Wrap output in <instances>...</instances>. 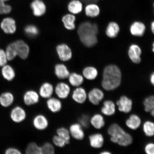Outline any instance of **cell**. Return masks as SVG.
<instances>
[{"label":"cell","mask_w":154,"mask_h":154,"mask_svg":"<svg viewBox=\"0 0 154 154\" xmlns=\"http://www.w3.org/2000/svg\"><path fill=\"white\" fill-rule=\"evenodd\" d=\"M122 74L118 67L111 65L105 67L103 73L101 86L106 91H113L121 85Z\"/></svg>","instance_id":"cell-1"},{"label":"cell","mask_w":154,"mask_h":154,"mask_svg":"<svg viewBox=\"0 0 154 154\" xmlns=\"http://www.w3.org/2000/svg\"><path fill=\"white\" fill-rule=\"evenodd\" d=\"M98 32L97 25L88 22L82 23L78 30L80 41L85 46L88 48L93 47L97 44Z\"/></svg>","instance_id":"cell-2"},{"label":"cell","mask_w":154,"mask_h":154,"mask_svg":"<svg viewBox=\"0 0 154 154\" xmlns=\"http://www.w3.org/2000/svg\"><path fill=\"white\" fill-rule=\"evenodd\" d=\"M107 133L110 137L112 142L122 147L131 145L133 141L132 136L117 124H113L109 126Z\"/></svg>","instance_id":"cell-3"},{"label":"cell","mask_w":154,"mask_h":154,"mask_svg":"<svg viewBox=\"0 0 154 154\" xmlns=\"http://www.w3.org/2000/svg\"><path fill=\"white\" fill-rule=\"evenodd\" d=\"M17 56L22 59H26L29 53L28 44L22 40H18L12 43Z\"/></svg>","instance_id":"cell-4"},{"label":"cell","mask_w":154,"mask_h":154,"mask_svg":"<svg viewBox=\"0 0 154 154\" xmlns=\"http://www.w3.org/2000/svg\"><path fill=\"white\" fill-rule=\"evenodd\" d=\"M116 104L118 110L121 112L128 113L132 111L133 106L132 100L126 96H121L120 99L117 101Z\"/></svg>","instance_id":"cell-5"},{"label":"cell","mask_w":154,"mask_h":154,"mask_svg":"<svg viewBox=\"0 0 154 154\" xmlns=\"http://www.w3.org/2000/svg\"><path fill=\"white\" fill-rule=\"evenodd\" d=\"M54 92L59 99L64 100L69 97L71 88L68 84L64 82H60L54 88Z\"/></svg>","instance_id":"cell-6"},{"label":"cell","mask_w":154,"mask_h":154,"mask_svg":"<svg viewBox=\"0 0 154 154\" xmlns=\"http://www.w3.org/2000/svg\"><path fill=\"white\" fill-rule=\"evenodd\" d=\"M40 97L38 92L35 90H28L23 96V101L25 105L29 106L37 104L39 101Z\"/></svg>","instance_id":"cell-7"},{"label":"cell","mask_w":154,"mask_h":154,"mask_svg":"<svg viewBox=\"0 0 154 154\" xmlns=\"http://www.w3.org/2000/svg\"><path fill=\"white\" fill-rule=\"evenodd\" d=\"M31 9L35 16L40 17L45 14L47 7L42 0H33L30 5Z\"/></svg>","instance_id":"cell-8"},{"label":"cell","mask_w":154,"mask_h":154,"mask_svg":"<svg viewBox=\"0 0 154 154\" xmlns=\"http://www.w3.org/2000/svg\"><path fill=\"white\" fill-rule=\"evenodd\" d=\"M26 110L20 106L13 108L10 113L11 120L16 123H20L24 121L26 119Z\"/></svg>","instance_id":"cell-9"},{"label":"cell","mask_w":154,"mask_h":154,"mask_svg":"<svg viewBox=\"0 0 154 154\" xmlns=\"http://www.w3.org/2000/svg\"><path fill=\"white\" fill-rule=\"evenodd\" d=\"M104 94L101 90L97 88H92L88 92V98L92 104L97 106L104 97Z\"/></svg>","instance_id":"cell-10"},{"label":"cell","mask_w":154,"mask_h":154,"mask_svg":"<svg viewBox=\"0 0 154 154\" xmlns=\"http://www.w3.org/2000/svg\"><path fill=\"white\" fill-rule=\"evenodd\" d=\"M56 50L58 55L61 60L66 61L70 60L72 58V50L66 44H59L57 46Z\"/></svg>","instance_id":"cell-11"},{"label":"cell","mask_w":154,"mask_h":154,"mask_svg":"<svg viewBox=\"0 0 154 154\" xmlns=\"http://www.w3.org/2000/svg\"><path fill=\"white\" fill-rule=\"evenodd\" d=\"M32 124L34 128L38 131H43L47 129L49 125L47 117L43 114H38L34 117Z\"/></svg>","instance_id":"cell-12"},{"label":"cell","mask_w":154,"mask_h":154,"mask_svg":"<svg viewBox=\"0 0 154 154\" xmlns=\"http://www.w3.org/2000/svg\"><path fill=\"white\" fill-rule=\"evenodd\" d=\"M1 27L3 32L7 34H14L17 29L16 22L11 17L4 19L1 23Z\"/></svg>","instance_id":"cell-13"},{"label":"cell","mask_w":154,"mask_h":154,"mask_svg":"<svg viewBox=\"0 0 154 154\" xmlns=\"http://www.w3.org/2000/svg\"><path fill=\"white\" fill-rule=\"evenodd\" d=\"M71 137L77 140H82L85 137V133L83 128L79 123H74L69 129Z\"/></svg>","instance_id":"cell-14"},{"label":"cell","mask_w":154,"mask_h":154,"mask_svg":"<svg viewBox=\"0 0 154 154\" xmlns=\"http://www.w3.org/2000/svg\"><path fill=\"white\" fill-rule=\"evenodd\" d=\"M54 92V88L52 84L49 82H45L40 87L38 93L40 97L48 99L52 97Z\"/></svg>","instance_id":"cell-15"},{"label":"cell","mask_w":154,"mask_h":154,"mask_svg":"<svg viewBox=\"0 0 154 154\" xmlns=\"http://www.w3.org/2000/svg\"><path fill=\"white\" fill-rule=\"evenodd\" d=\"M72 98L73 100L77 103L80 104L84 103L87 98L86 90L80 86L76 88L72 92Z\"/></svg>","instance_id":"cell-16"},{"label":"cell","mask_w":154,"mask_h":154,"mask_svg":"<svg viewBox=\"0 0 154 154\" xmlns=\"http://www.w3.org/2000/svg\"><path fill=\"white\" fill-rule=\"evenodd\" d=\"M142 51L140 48L136 44H132L131 45L128 51V56L133 63H139L141 61L140 55Z\"/></svg>","instance_id":"cell-17"},{"label":"cell","mask_w":154,"mask_h":154,"mask_svg":"<svg viewBox=\"0 0 154 154\" xmlns=\"http://www.w3.org/2000/svg\"><path fill=\"white\" fill-rule=\"evenodd\" d=\"M46 105L49 110L53 113L59 112L63 107L62 103L60 99L58 98L52 97L47 99Z\"/></svg>","instance_id":"cell-18"},{"label":"cell","mask_w":154,"mask_h":154,"mask_svg":"<svg viewBox=\"0 0 154 154\" xmlns=\"http://www.w3.org/2000/svg\"><path fill=\"white\" fill-rule=\"evenodd\" d=\"M90 146L94 149H100L103 147L104 139L101 134L96 133L90 135L89 136Z\"/></svg>","instance_id":"cell-19"},{"label":"cell","mask_w":154,"mask_h":154,"mask_svg":"<svg viewBox=\"0 0 154 154\" xmlns=\"http://www.w3.org/2000/svg\"><path fill=\"white\" fill-rule=\"evenodd\" d=\"M146 29V26L143 23L140 22H135L131 25L130 32L133 35L142 36L145 32Z\"/></svg>","instance_id":"cell-20"},{"label":"cell","mask_w":154,"mask_h":154,"mask_svg":"<svg viewBox=\"0 0 154 154\" xmlns=\"http://www.w3.org/2000/svg\"><path fill=\"white\" fill-rule=\"evenodd\" d=\"M101 112L106 116H111L116 112V105L114 102L110 100L103 102V106L101 108Z\"/></svg>","instance_id":"cell-21"},{"label":"cell","mask_w":154,"mask_h":154,"mask_svg":"<svg viewBox=\"0 0 154 154\" xmlns=\"http://www.w3.org/2000/svg\"><path fill=\"white\" fill-rule=\"evenodd\" d=\"M141 124V120L138 115H131L126 121V126L131 130H136L139 128Z\"/></svg>","instance_id":"cell-22"},{"label":"cell","mask_w":154,"mask_h":154,"mask_svg":"<svg viewBox=\"0 0 154 154\" xmlns=\"http://www.w3.org/2000/svg\"><path fill=\"white\" fill-rule=\"evenodd\" d=\"M54 72L55 75L60 79L68 78L70 74L66 66L63 64H57L55 65Z\"/></svg>","instance_id":"cell-23"},{"label":"cell","mask_w":154,"mask_h":154,"mask_svg":"<svg viewBox=\"0 0 154 154\" xmlns=\"http://www.w3.org/2000/svg\"><path fill=\"white\" fill-rule=\"evenodd\" d=\"M82 3L80 0H72L67 5V9L73 14H79L82 12Z\"/></svg>","instance_id":"cell-24"},{"label":"cell","mask_w":154,"mask_h":154,"mask_svg":"<svg viewBox=\"0 0 154 154\" xmlns=\"http://www.w3.org/2000/svg\"><path fill=\"white\" fill-rule=\"evenodd\" d=\"M75 17L72 14L65 15L62 18V21L65 28L68 30H74L75 28Z\"/></svg>","instance_id":"cell-25"},{"label":"cell","mask_w":154,"mask_h":154,"mask_svg":"<svg viewBox=\"0 0 154 154\" xmlns=\"http://www.w3.org/2000/svg\"><path fill=\"white\" fill-rule=\"evenodd\" d=\"M120 31L119 25L116 23L112 22L109 23L106 30L108 37L111 38L117 37Z\"/></svg>","instance_id":"cell-26"},{"label":"cell","mask_w":154,"mask_h":154,"mask_svg":"<svg viewBox=\"0 0 154 154\" xmlns=\"http://www.w3.org/2000/svg\"><path fill=\"white\" fill-rule=\"evenodd\" d=\"M14 100V96L10 92H5L0 96V104L4 107L10 106L12 104Z\"/></svg>","instance_id":"cell-27"},{"label":"cell","mask_w":154,"mask_h":154,"mask_svg":"<svg viewBox=\"0 0 154 154\" xmlns=\"http://www.w3.org/2000/svg\"><path fill=\"white\" fill-rule=\"evenodd\" d=\"M90 123L94 128L97 130L103 128L105 124L103 117L100 114H96L92 116L90 119Z\"/></svg>","instance_id":"cell-28"},{"label":"cell","mask_w":154,"mask_h":154,"mask_svg":"<svg viewBox=\"0 0 154 154\" xmlns=\"http://www.w3.org/2000/svg\"><path fill=\"white\" fill-rule=\"evenodd\" d=\"M85 13L88 17L95 18L100 14V8L95 3L88 4L85 8Z\"/></svg>","instance_id":"cell-29"},{"label":"cell","mask_w":154,"mask_h":154,"mask_svg":"<svg viewBox=\"0 0 154 154\" xmlns=\"http://www.w3.org/2000/svg\"><path fill=\"white\" fill-rule=\"evenodd\" d=\"M69 83L74 87H78L83 83L84 79L82 75L75 72L70 74L68 77Z\"/></svg>","instance_id":"cell-30"},{"label":"cell","mask_w":154,"mask_h":154,"mask_svg":"<svg viewBox=\"0 0 154 154\" xmlns=\"http://www.w3.org/2000/svg\"><path fill=\"white\" fill-rule=\"evenodd\" d=\"M2 74L4 78L8 81H11L15 78V73L14 69L10 65H5L2 69Z\"/></svg>","instance_id":"cell-31"},{"label":"cell","mask_w":154,"mask_h":154,"mask_svg":"<svg viewBox=\"0 0 154 154\" xmlns=\"http://www.w3.org/2000/svg\"><path fill=\"white\" fill-rule=\"evenodd\" d=\"M83 75L87 79L92 80L95 79L98 76V71L95 67L88 66L83 70Z\"/></svg>","instance_id":"cell-32"},{"label":"cell","mask_w":154,"mask_h":154,"mask_svg":"<svg viewBox=\"0 0 154 154\" xmlns=\"http://www.w3.org/2000/svg\"><path fill=\"white\" fill-rule=\"evenodd\" d=\"M25 153L27 154H42L41 146L36 142H30L26 146Z\"/></svg>","instance_id":"cell-33"},{"label":"cell","mask_w":154,"mask_h":154,"mask_svg":"<svg viewBox=\"0 0 154 154\" xmlns=\"http://www.w3.org/2000/svg\"><path fill=\"white\" fill-rule=\"evenodd\" d=\"M144 109L146 112H149L154 109V96L149 95L146 97L143 101Z\"/></svg>","instance_id":"cell-34"},{"label":"cell","mask_w":154,"mask_h":154,"mask_svg":"<svg viewBox=\"0 0 154 154\" xmlns=\"http://www.w3.org/2000/svg\"><path fill=\"white\" fill-rule=\"evenodd\" d=\"M57 135L63 138L69 144L70 143L71 135L68 129L64 127H60L57 130Z\"/></svg>","instance_id":"cell-35"},{"label":"cell","mask_w":154,"mask_h":154,"mask_svg":"<svg viewBox=\"0 0 154 154\" xmlns=\"http://www.w3.org/2000/svg\"><path fill=\"white\" fill-rule=\"evenodd\" d=\"M143 131L146 135L149 137L154 136V124L151 121H147L143 125Z\"/></svg>","instance_id":"cell-36"},{"label":"cell","mask_w":154,"mask_h":154,"mask_svg":"<svg viewBox=\"0 0 154 154\" xmlns=\"http://www.w3.org/2000/svg\"><path fill=\"white\" fill-rule=\"evenodd\" d=\"M24 32L29 37L34 38L37 36L39 30L37 26L33 25H29L24 28Z\"/></svg>","instance_id":"cell-37"},{"label":"cell","mask_w":154,"mask_h":154,"mask_svg":"<svg viewBox=\"0 0 154 154\" xmlns=\"http://www.w3.org/2000/svg\"><path fill=\"white\" fill-rule=\"evenodd\" d=\"M42 154H54L55 153L54 147L50 142H45L41 146Z\"/></svg>","instance_id":"cell-38"},{"label":"cell","mask_w":154,"mask_h":154,"mask_svg":"<svg viewBox=\"0 0 154 154\" xmlns=\"http://www.w3.org/2000/svg\"><path fill=\"white\" fill-rule=\"evenodd\" d=\"M5 53L6 54L8 59L9 61L13 60L17 56L16 53L15 52L12 43L9 44L7 46Z\"/></svg>","instance_id":"cell-39"},{"label":"cell","mask_w":154,"mask_h":154,"mask_svg":"<svg viewBox=\"0 0 154 154\" xmlns=\"http://www.w3.org/2000/svg\"><path fill=\"white\" fill-rule=\"evenodd\" d=\"M52 140L54 145L60 148L63 147L67 144H68L66 140L57 135L53 136Z\"/></svg>","instance_id":"cell-40"},{"label":"cell","mask_w":154,"mask_h":154,"mask_svg":"<svg viewBox=\"0 0 154 154\" xmlns=\"http://www.w3.org/2000/svg\"><path fill=\"white\" fill-rule=\"evenodd\" d=\"M12 11L11 5L7 4L6 2L0 1V14H9Z\"/></svg>","instance_id":"cell-41"},{"label":"cell","mask_w":154,"mask_h":154,"mask_svg":"<svg viewBox=\"0 0 154 154\" xmlns=\"http://www.w3.org/2000/svg\"><path fill=\"white\" fill-rule=\"evenodd\" d=\"M78 122L82 128H88L90 126V120L86 115H83L78 119Z\"/></svg>","instance_id":"cell-42"},{"label":"cell","mask_w":154,"mask_h":154,"mask_svg":"<svg viewBox=\"0 0 154 154\" xmlns=\"http://www.w3.org/2000/svg\"><path fill=\"white\" fill-rule=\"evenodd\" d=\"M8 60L5 51L0 49V66L3 67L7 64Z\"/></svg>","instance_id":"cell-43"},{"label":"cell","mask_w":154,"mask_h":154,"mask_svg":"<svg viewBox=\"0 0 154 154\" xmlns=\"http://www.w3.org/2000/svg\"><path fill=\"white\" fill-rule=\"evenodd\" d=\"M145 152L147 154H154V144L153 143H148L144 148Z\"/></svg>","instance_id":"cell-44"},{"label":"cell","mask_w":154,"mask_h":154,"mask_svg":"<svg viewBox=\"0 0 154 154\" xmlns=\"http://www.w3.org/2000/svg\"><path fill=\"white\" fill-rule=\"evenodd\" d=\"M5 153L6 154H21L20 150H19L17 148H9L6 150Z\"/></svg>","instance_id":"cell-45"},{"label":"cell","mask_w":154,"mask_h":154,"mask_svg":"<svg viewBox=\"0 0 154 154\" xmlns=\"http://www.w3.org/2000/svg\"><path fill=\"white\" fill-rule=\"evenodd\" d=\"M150 81L151 82V84L154 86V73L152 72V73L151 76L150 77Z\"/></svg>","instance_id":"cell-46"},{"label":"cell","mask_w":154,"mask_h":154,"mask_svg":"<svg viewBox=\"0 0 154 154\" xmlns=\"http://www.w3.org/2000/svg\"><path fill=\"white\" fill-rule=\"evenodd\" d=\"M151 29L152 32L154 34V22H152L151 23Z\"/></svg>","instance_id":"cell-47"},{"label":"cell","mask_w":154,"mask_h":154,"mask_svg":"<svg viewBox=\"0 0 154 154\" xmlns=\"http://www.w3.org/2000/svg\"><path fill=\"white\" fill-rule=\"evenodd\" d=\"M111 153L108 151H104L101 152V153H100L101 154H111Z\"/></svg>","instance_id":"cell-48"},{"label":"cell","mask_w":154,"mask_h":154,"mask_svg":"<svg viewBox=\"0 0 154 154\" xmlns=\"http://www.w3.org/2000/svg\"><path fill=\"white\" fill-rule=\"evenodd\" d=\"M149 113H150V114H151L152 116L153 117L154 116V109H152V110L150 111Z\"/></svg>","instance_id":"cell-49"},{"label":"cell","mask_w":154,"mask_h":154,"mask_svg":"<svg viewBox=\"0 0 154 154\" xmlns=\"http://www.w3.org/2000/svg\"><path fill=\"white\" fill-rule=\"evenodd\" d=\"M0 1L5 2H7L9 1L10 0H0Z\"/></svg>","instance_id":"cell-50"},{"label":"cell","mask_w":154,"mask_h":154,"mask_svg":"<svg viewBox=\"0 0 154 154\" xmlns=\"http://www.w3.org/2000/svg\"><path fill=\"white\" fill-rule=\"evenodd\" d=\"M154 43L153 44V48H152V51L153 52H154Z\"/></svg>","instance_id":"cell-51"}]
</instances>
